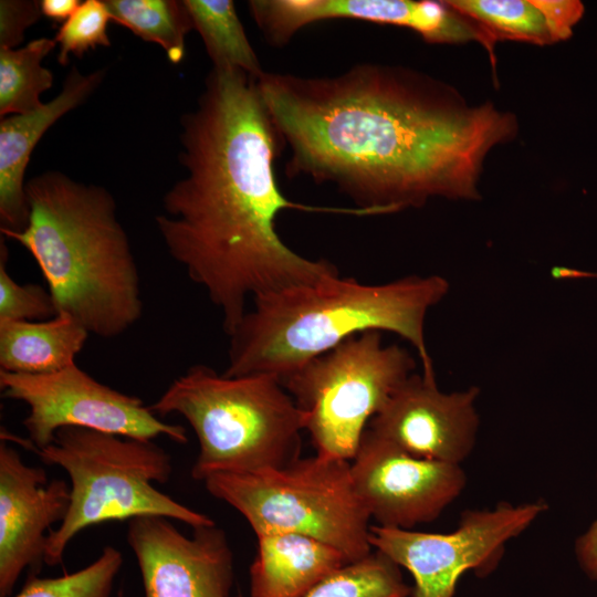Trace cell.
<instances>
[{"label": "cell", "instance_id": "6da1fadb", "mask_svg": "<svg viewBox=\"0 0 597 597\" xmlns=\"http://www.w3.org/2000/svg\"><path fill=\"white\" fill-rule=\"evenodd\" d=\"M260 96L289 146L286 175L334 185L376 214L430 198L479 200L489 153L519 133L492 102L398 65L358 64L338 75L263 72Z\"/></svg>", "mask_w": 597, "mask_h": 597}, {"label": "cell", "instance_id": "7a4b0ae2", "mask_svg": "<svg viewBox=\"0 0 597 597\" xmlns=\"http://www.w3.org/2000/svg\"><path fill=\"white\" fill-rule=\"evenodd\" d=\"M280 142L256 78L238 70L213 67L195 108L181 118L185 172L164 195L155 222L169 255L220 311L227 335L248 312L249 298L339 273L331 261L305 258L282 241L275 223L281 211L374 216L287 199L274 170Z\"/></svg>", "mask_w": 597, "mask_h": 597}, {"label": "cell", "instance_id": "3957f363", "mask_svg": "<svg viewBox=\"0 0 597 597\" xmlns=\"http://www.w3.org/2000/svg\"><path fill=\"white\" fill-rule=\"evenodd\" d=\"M27 226L0 229L39 265L56 314L102 338L122 335L143 315L140 275L116 202L104 187L60 171L25 182Z\"/></svg>", "mask_w": 597, "mask_h": 597}, {"label": "cell", "instance_id": "277c9868", "mask_svg": "<svg viewBox=\"0 0 597 597\" xmlns=\"http://www.w3.org/2000/svg\"><path fill=\"white\" fill-rule=\"evenodd\" d=\"M439 275H409L364 284L339 273L253 300L230 338L229 377L266 374L279 379L365 332H391L417 350L422 374L434 377L425 339L428 311L448 293Z\"/></svg>", "mask_w": 597, "mask_h": 597}, {"label": "cell", "instance_id": "5b68a950", "mask_svg": "<svg viewBox=\"0 0 597 597\" xmlns=\"http://www.w3.org/2000/svg\"><path fill=\"white\" fill-rule=\"evenodd\" d=\"M157 416L180 415L199 444L191 478L256 473L300 459L307 416L280 379L254 374L229 377L196 364L175 378L151 405Z\"/></svg>", "mask_w": 597, "mask_h": 597}, {"label": "cell", "instance_id": "8992f818", "mask_svg": "<svg viewBox=\"0 0 597 597\" xmlns=\"http://www.w3.org/2000/svg\"><path fill=\"white\" fill-rule=\"evenodd\" d=\"M34 451L44 463L62 468L71 481L67 513L48 535L49 566L61 564L73 537L92 525L138 516H164L192 528L216 524L155 488L170 479L172 460L153 440L65 427L52 443Z\"/></svg>", "mask_w": 597, "mask_h": 597}, {"label": "cell", "instance_id": "52a82bcc", "mask_svg": "<svg viewBox=\"0 0 597 597\" xmlns=\"http://www.w3.org/2000/svg\"><path fill=\"white\" fill-rule=\"evenodd\" d=\"M203 483L242 514L256 536H311L341 551L348 563L371 553V517L354 486L350 461L316 454L282 469L217 473Z\"/></svg>", "mask_w": 597, "mask_h": 597}, {"label": "cell", "instance_id": "ba28073f", "mask_svg": "<svg viewBox=\"0 0 597 597\" xmlns=\"http://www.w3.org/2000/svg\"><path fill=\"white\" fill-rule=\"evenodd\" d=\"M416 367L398 345H384L381 332L344 341L280 379L306 413L316 454L352 461L367 425Z\"/></svg>", "mask_w": 597, "mask_h": 597}, {"label": "cell", "instance_id": "9c48e42d", "mask_svg": "<svg viewBox=\"0 0 597 597\" xmlns=\"http://www.w3.org/2000/svg\"><path fill=\"white\" fill-rule=\"evenodd\" d=\"M547 510L544 501L500 503L490 510L464 511L450 533H426L380 525L370 526V544L399 567L415 585L411 597H453L467 570L490 574L506 543L525 531Z\"/></svg>", "mask_w": 597, "mask_h": 597}, {"label": "cell", "instance_id": "30bf717a", "mask_svg": "<svg viewBox=\"0 0 597 597\" xmlns=\"http://www.w3.org/2000/svg\"><path fill=\"white\" fill-rule=\"evenodd\" d=\"M2 396L28 406L22 425L33 450L53 442L57 430L77 427L153 440L187 443L186 428L163 421L140 398L97 381L76 364L51 374L0 370Z\"/></svg>", "mask_w": 597, "mask_h": 597}, {"label": "cell", "instance_id": "8fae6325", "mask_svg": "<svg viewBox=\"0 0 597 597\" xmlns=\"http://www.w3.org/2000/svg\"><path fill=\"white\" fill-rule=\"evenodd\" d=\"M350 474L377 525L404 530L433 522L467 483L460 465L416 458L367 428Z\"/></svg>", "mask_w": 597, "mask_h": 597}, {"label": "cell", "instance_id": "7c38bea8", "mask_svg": "<svg viewBox=\"0 0 597 597\" xmlns=\"http://www.w3.org/2000/svg\"><path fill=\"white\" fill-rule=\"evenodd\" d=\"M164 516L128 521L126 541L137 561L145 597H229L233 554L217 524L182 534Z\"/></svg>", "mask_w": 597, "mask_h": 597}, {"label": "cell", "instance_id": "4fadbf2b", "mask_svg": "<svg viewBox=\"0 0 597 597\" xmlns=\"http://www.w3.org/2000/svg\"><path fill=\"white\" fill-rule=\"evenodd\" d=\"M479 388L442 392L434 377L410 375L367 429L420 459L460 465L479 428Z\"/></svg>", "mask_w": 597, "mask_h": 597}, {"label": "cell", "instance_id": "5bb4252c", "mask_svg": "<svg viewBox=\"0 0 597 597\" xmlns=\"http://www.w3.org/2000/svg\"><path fill=\"white\" fill-rule=\"evenodd\" d=\"M71 485L49 481L41 467L27 464L7 440L0 442V597H9L25 568L44 562L52 525L62 522Z\"/></svg>", "mask_w": 597, "mask_h": 597}, {"label": "cell", "instance_id": "9a60e30c", "mask_svg": "<svg viewBox=\"0 0 597 597\" xmlns=\"http://www.w3.org/2000/svg\"><path fill=\"white\" fill-rule=\"evenodd\" d=\"M280 18L291 33L323 20L350 19L407 28L429 43L476 42L486 53L492 51L482 28L446 0H286L282 3Z\"/></svg>", "mask_w": 597, "mask_h": 597}, {"label": "cell", "instance_id": "2e32d148", "mask_svg": "<svg viewBox=\"0 0 597 597\" xmlns=\"http://www.w3.org/2000/svg\"><path fill=\"white\" fill-rule=\"evenodd\" d=\"M104 70L83 74L73 67L63 87L35 111L0 121V229L22 230L29 219L24 175L31 154L44 133L62 116L83 104L98 87Z\"/></svg>", "mask_w": 597, "mask_h": 597}, {"label": "cell", "instance_id": "e0dca14e", "mask_svg": "<svg viewBox=\"0 0 597 597\" xmlns=\"http://www.w3.org/2000/svg\"><path fill=\"white\" fill-rule=\"evenodd\" d=\"M250 597H302L348 563L334 546L296 533L259 535Z\"/></svg>", "mask_w": 597, "mask_h": 597}, {"label": "cell", "instance_id": "ac0fdd59", "mask_svg": "<svg viewBox=\"0 0 597 597\" xmlns=\"http://www.w3.org/2000/svg\"><path fill=\"white\" fill-rule=\"evenodd\" d=\"M90 333L74 318L56 314L45 321L0 320V370L51 374L75 363Z\"/></svg>", "mask_w": 597, "mask_h": 597}, {"label": "cell", "instance_id": "d6986e66", "mask_svg": "<svg viewBox=\"0 0 597 597\" xmlns=\"http://www.w3.org/2000/svg\"><path fill=\"white\" fill-rule=\"evenodd\" d=\"M214 69L238 70L258 78L264 71L231 0H184Z\"/></svg>", "mask_w": 597, "mask_h": 597}, {"label": "cell", "instance_id": "ffe728a7", "mask_svg": "<svg viewBox=\"0 0 597 597\" xmlns=\"http://www.w3.org/2000/svg\"><path fill=\"white\" fill-rule=\"evenodd\" d=\"M111 20L147 42L158 44L172 64L185 57V39L193 29L184 1L104 0Z\"/></svg>", "mask_w": 597, "mask_h": 597}, {"label": "cell", "instance_id": "44dd1931", "mask_svg": "<svg viewBox=\"0 0 597 597\" xmlns=\"http://www.w3.org/2000/svg\"><path fill=\"white\" fill-rule=\"evenodd\" d=\"M55 45L54 39L39 38L20 49H0L1 118L43 105L40 96L52 87L53 73L42 62Z\"/></svg>", "mask_w": 597, "mask_h": 597}, {"label": "cell", "instance_id": "7402d4cb", "mask_svg": "<svg viewBox=\"0 0 597 597\" xmlns=\"http://www.w3.org/2000/svg\"><path fill=\"white\" fill-rule=\"evenodd\" d=\"M459 13L479 24L496 45L517 41L554 44L547 20L535 0H446Z\"/></svg>", "mask_w": 597, "mask_h": 597}, {"label": "cell", "instance_id": "603a6c76", "mask_svg": "<svg viewBox=\"0 0 597 597\" xmlns=\"http://www.w3.org/2000/svg\"><path fill=\"white\" fill-rule=\"evenodd\" d=\"M400 567L379 551L345 565L302 597H408ZM237 597H243L238 594Z\"/></svg>", "mask_w": 597, "mask_h": 597}, {"label": "cell", "instance_id": "cb8c5ba5", "mask_svg": "<svg viewBox=\"0 0 597 597\" xmlns=\"http://www.w3.org/2000/svg\"><path fill=\"white\" fill-rule=\"evenodd\" d=\"M122 566V552L107 545L93 563L76 572L55 578L30 575L13 597H111Z\"/></svg>", "mask_w": 597, "mask_h": 597}, {"label": "cell", "instance_id": "d4e9b609", "mask_svg": "<svg viewBox=\"0 0 597 597\" xmlns=\"http://www.w3.org/2000/svg\"><path fill=\"white\" fill-rule=\"evenodd\" d=\"M109 21L111 14L104 0L81 2L54 38L59 44L57 62L67 65L71 55L82 57L97 46H109L107 34Z\"/></svg>", "mask_w": 597, "mask_h": 597}, {"label": "cell", "instance_id": "484cf974", "mask_svg": "<svg viewBox=\"0 0 597 597\" xmlns=\"http://www.w3.org/2000/svg\"><path fill=\"white\" fill-rule=\"evenodd\" d=\"M8 248L0 241V320L45 321L56 315L52 295L38 284H19L8 271Z\"/></svg>", "mask_w": 597, "mask_h": 597}, {"label": "cell", "instance_id": "4316f807", "mask_svg": "<svg viewBox=\"0 0 597 597\" xmlns=\"http://www.w3.org/2000/svg\"><path fill=\"white\" fill-rule=\"evenodd\" d=\"M41 15L40 1L1 0L0 49H15L23 41L25 30Z\"/></svg>", "mask_w": 597, "mask_h": 597}, {"label": "cell", "instance_id": "83f0119b", "mask_svg": "<svg viewBox=\"0 0 597 597\" xmlns=\"http://www.w3.org/2000/svg\"><path fill=\"white\" fill-rule=\"evenodd\" d=\"M544 13L555 43L568 40L585 13L579 0H535Z\"/></svg>", "mask_w": 597, "mask_h": 597}, {"label": "cell", "instance_id": "f1b7e54d", "mask_svg": "<svg viewBox=\"0 0 597 597\" xmlns=\"http://www.w3.org/2000/svg\"><path fill=\"white\" fill-rule=\"evenodd\" d=\"M576 553L585 572L597 580V521L577 541Z\"/></svg>", "mask_w": 597, "mask_h": 597}, {"label": "cell", "instance_id": "f546056e", "mask_svg": "<svg viewBox=\"0 0 597 597\" xmlns=\"http://www.w3.org/2000/svg\"><path fill=\"white\" fill-rule=\"evenodd\" d=\"M81 2L78 0H42L40 1L43 15L56 22H65L75 12Z\"/></svg>", "mask_w": 597, "mask_h": 597}, {"label": "cell", "instance_id": "4dcf8cb0", "mask_svg": "<svg viewBox=\"0 0 597 597\" xmlns=\"http://www.w3.org/2000/svg\"><path fill=\"white\" fill-rule=\"evenodd\" d=\"M117 597H124L123 595V591L121 590L118 594H117Z\"/></svg>", "mask_w": 597, "mask_h": 597}]
</instances>
